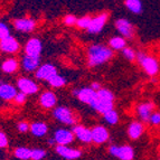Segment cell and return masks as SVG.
Listing matches in <instances>:
<instances>
[{
  "mask_svg": "<svg viewBox=\"0 0 160 160\" xmlns=\"http://www.w3.org/2000/svg\"><path fill=\"white\" fill-rule=\"evenodd\" d=\"M112 56L113 51L110 47L100 45V44L92 45L88 49V66L91 67L99 66V65H102L104 63L109 62L110 59L112 58Z\"/></svg>",
  "mask_w": 160,
  "mask_h": 160,
  "instance_id": "6da1fadb",
  "label": "cell"
},
{
  "mask_svg": "<svg viewBox=\"0 0 160 160\" xmlns=\"http://www.w3.org/2000/svg\"><path fill=\"white\" fill-rule=\"evenodd\" d=\"M113 102H114V95L112 92L108 88H101L100 91L96 92V101L91 108L104 115L113 110Z\"/></svg>",
  "mask_w": 160,
  "mask_h": 160,
  "instance_id": "7a4b0ae2",
  "label": "cell"
},
{
  "mask_svg": "<svg viewBox=\"0 0 160 160\" xmlns=\"http://www.w3.org/2000/svg\"><path fill=\"white\" fill-rule=\"evenodd\" d=\"M137 59L140 63L141 67L143 68V71L147 73L150 76H155L159 72V64H158V61L155 57L148 56L143 52H139L137 54Z\"/></svg>",
  "mask_w": 160,
  "mask_h": 160,
  "instance_id": "3957f363",
  "label": "cell"
},
{
  "mask_svg": "<svg viewBox=\"0 0 160 160\" xmlns=\"http://www.w3.org/2000/svg\"><path fill=\"white\" fill-rule=\"evenodd\" d=\"M109 152L114 157L119 158L120 160H133L134 158V150L130 146H115L112 144L109 148Z\"/></svg>",
  "mask_w": 160,
  "mask_h": 160,
  "instance_id": "277c9868",
  "label": "cell"
},
{
  "mask_svg": "<svg viewBox=\"0 0 160 160\" xmlns=\"http://www.w3.org/2000/svg\"><path fill=\"white\" fill-rule=\"evenodd\" d=\"M54 118L61 123H64L66 126H73L75 123V118L72 111L66 107H57L53 111Z\"/></svg>",
  "mask_w": 160,
  "mask_h": 160,
  "instance_id": "5b68a950",
  "label": "cell"
},
{
  "mask_svg": "<svg viewBox=\"0 0 160 160\" xmlns=\"http://www.w3.org/2000/svg\"><path fill=\"white\" fill-rule=\"evenodd\" d=\"M73 94L81 102L88 104L90 107H92L94 104V102L96 101V92L94 90H92L91 88H82L80 90H74Z\"/></svg>",
  "mask_w": 160,
  "mask_h": 160,
  "instance_id": "8992f818",
  "label": "cell"
},
{
  "mask_svg": "<svg viewBox=\"0 0 160 160\" xmlns=\"http://www.w3.org/2000/svg\"><path fill=\"white\" fill-rule=\"evenodd\" d=\"M57 74H58L57 73V68L53 64H49V63L40 65L39 68L35 72V76H36L37 80L47 81V82Z\"/></svg>",
  "mask_w": 160,
  "mask_h": 160,
  "instance_id": "52a82bcc",
  "label": "cell"
},
{
  "mask_svg": "<svg viewBox=\"0 0 160 160\" xmlns=\"http://www.w3.org/2000/svg\"><path fill=\"white\" fill-rule=\"evenodd\" d=\"M17 88H18L19 92H22V93L26 94V95L37 93L38 88H39L37 85V83L27 78H19V80L17 81Z\"/></svg>",
  "mask_w": 160,
  "mask_h": 160,
  "instance_id": "ba28073f",
  "label": "cell"
},
{
  "mask_svg": "<svg viewBox=\"0 0 160 160\" xmlns=\"http://www.w3.org/2000/svg\"><path fill=\"white\" fill-rule=\"evenodd\" d=\"M115 28L118 29V32L122 35V37L126 39V38H133L134 35V27L133 25L129 22L128 19L120 18L115 22Z\"/></svg>",
  "mask_w": 160,
  "mask_h": 160,
  "instance_id": "9c48e42d",
  "label": "cell"
},
{
  "mask_svg": "<svg viewBox=\"0 0 160 160\" xmlns=\"http://www.w3.org/2000/svg\"><path fill=\"white\" fill-rule=\"evenodd\" d=\"M74 133L67 129H57L54 132V140L57 146H67L74 141Z\"/></svg>",
  "mask_w": 160,
  "mask_h": 160,
  "instance_id": "30bf717a",
  "label": "cell"
},
{
  "mask_svg": "<svg viewBox=\"0 0 160 160\" xmlns=\"http://www.w3.org/2000/svg\"><path fill=\"white\" fill-rule=\"evenodd\" d=\"M43 51V45L38 38H30L25 45V55L30 57H39Z\"/></svg>",
  "mask_w": 160,
  "mask_h": 160,
  "instance_id": "8fae6325",
  "label": "cell"
},
{
  "mask_svg": "<svg viewBox=\"0 0 160 160\" xmlns=\"http://www.w3.org/2000/svg\"><path fill=\"white\" fill-rule=\"evenodd\" d=\"M108 18H109V15H108L107 12L101 13L99 16L92 18L91 24H90V26H88V28L86 30H88L90 34H99V32L103 29L104 25L107 24Z\"/></svg>",
  "mask_w": 160,
  "mask_h": 160,
  "instance_id": "7c38bea8",
  "label": "cell"
},
{
  "mask_svg": "<svg viewBox=\"0 0 160 160\" xmlns=\"http://www.w3.org/2000/svg\"><path fill=\"white\" fill-rule=\"evenodd\" d=\"M92 132V142L96 144H101L107 142L110 138L109 131L103 126H96L91 130Z\"/></svg>",
  "mask_w": 160,
  "mask_h": 160,
  "instance_id": "4fadbf2b",
  "label": "cell"
},
{
  "mask_svg": "<svg viewBox=\"0 0 160 160\" xmlns=\"http://www.w3.org/2000/svg\"><path fill=\"white\" fill-rule=\"evenodd\" d=\"M19 45L18 40L12 36L5 38V39L0 40V51L7 54H13L19 51Z\"/></svg>",
  "mask_w": 160,
  "mask_h": 160,
  "instance_id": "5bb4252c",
  "label": "cell"
},
{
  "mask_svg": "<svg viewBox=\"0 0 160 160\" xmlns=\"http://www.w3.org/2000/svg\"><path fill=\"white\" fill-rule=\"evenodd\" d=\"M56 152L61 157H63L66 160H75L82 156V152L74 148H69L67 146H56L55 148Z\"/></svg>",
  "mask_w": 160,
  "mask_h": 160,
  "instance_id": "9a60e30c",
  "label": "cell"
},
{
  "mask_svg": "<svg viewBox=\"0 0 160 160\" xmlns=\"http://www.w3.org/2000/svg\"><path fill=\"white\" fill-rule=\"evenodd\" d=\"M13 27L15 29L22 32H32L36 27V22L32 18H19L13 22Z\"/></svg>",
  "mask_w": 160,
  "mask_h": 160,
  "instance_id": "2e32d148",
  "label": "cell"
},
{
  "mask_svg": "<svg viewBox=\"0 0 160 160\" xmlns=\"http://www.w3.org/2000/svg\"><path fill=\"white\" fill-rule=\"evenodd\" d=\"M72 132L74 133V136L82 142H85V143H90L92 142V132L90 129L85 128L83 126H74L72 129Z\"/></svg>",
  "mask_w": 160,
  "mask_h": 160,
  "instance_id": "e0dca14e",
  "label": "cell"
},
{
  "mask_svg": "<svg viewBox=\"0 0 160 160\" xmlns=\"http://www.w3.org/2000/svg\"><path fill=\"white\" fill-rule=\"evenodd\" d=\"M39 103L44 109H53L57 103L56 94L52 91H45L40 94Z\"/></svg>",
  "mask_w": 160,
  "mask_h": 160,
  "instance_id": "ac0fdd59",
  "label": "cell"
},
{
  "mask_svg": "<svg viewBox=\"0 0 160 160\" xmlns=\"http://www.w3.org/2000/svg\"><path fill=\"white\" fill-rule=\"evenodd\" d=\"M153 109H155V105L151 102H144L141 103L138 107V114L140 117L143 122H149L150 117L153 113Z\"/></svg>",
  "mask_w": 160,
  "mask_h": 160,
  "instance_id": "d6986e66",
  "label": "cell"
},
{
  "mask_svg": "<svg viewBox=\"0 0 160 160\" xmlns=\"http://www.w3.org/2000/svg\"><path fill=\"white\" fill-rule=\"evenodd\" d=\"M17 93H18L17 88L11 84H7V83L0 84V99L5 100V101H10L16 98Z\"/></svg>",
  "mask_w": 160,
  "mask_h": 160,
  "instance_id": "ffe728a7",
  "label": "cell"
},
{
  "mask_svg": "<svg viewBox=\"0 0 160 160\" xmlns=\"http://www.w3.org/2000/svg\"><path fill=\"white\" fill-rule=\"evenodd\" d=\"M22 68L26 71V72H34V71H37L40 66V58L39 57H30L25 55L22 57Z\"/></svg>",
  "mask_w": 160,
  "mask_h": 160,
  "instance_id": "44dd1931",
  "label": "cell"
},
{
  "mask_svg": "<svg viewBox=\"0 0 160 160\" xmlns=\"http://www.w3.org/2000/svg\"><path fill=\"white\" fill-rule=\"evenodd\" d=\"M143 131H144L143 123L139 122V121H133V122L130 123V126L128 128V136L132 140H138L143 134Z\"/></svg>",
  "mask_w": 160,
  "mask_h": 160,
  "instance_id": "7402d4cb",
  "label": "cell"
},
{
  "mask_svg": "<svg viewBox=\"0 0 160 160\" xmlns=\"http://www.w3.org/2000/svg\"><path fill=\"white\" fill-rule=\"evenodd\" d=\"M29 130H30V132H32V136L40 138V137H44L48 132V127L45 122H40V121H38V122H34L30 124Z\"/></svg>",
  "mask_w": 160,
  "mask_h": 160,
  "instance_id": "603a6c76",
  "label": "cell"
},
{
  "mask_svg": "<svg viewBox=\"0 0 160 160\" xmlns=\"http://www.w3.org/2000/svg\"><path fill=\"white\" fill-rule=\"evenodd\" d=\"M109 45L112 51L113 49L114 51H122L127 47V42L122 36H115V37H112L110 39Z\"/></svg>",
  "mask_w": 160,
  "mask_h": 160,
  "instance_id": "cb8c5ba5",
  "label": "cell"
},
{
  "mask_svg": "<svg viewBox=\"0 0 160 160\" xmlns=\"http://www.w3.org/2000/svg\"><path fill=\"white\" fill-rule=\"evenodd\" d=\"M17 68H18V62L15 58H8L6 59L5 62L1 65V69H2L3 73H7V74H10V73L16 72Z\"/></svg>",
  "mask_w": 160,
  "mask_h": 160,
  "instance_id": "d4e9b609",
  "label": "cell"
},
{
  "mask_svg": "<svg viewBox=\"0 0 160 160\" xmlns=\"http://www.w3.org/2000/svg\"><path fill=\"white\" fill-rule=\"evenodd\" d=\"M124 5L131 12L136 13V15L142 12V2L140 0H126Z\"/></svg>",
  "mask_w": 160,
  "mask_h": 160,
  "instance_id": "484cf974",
  "label": "cell"
},
{
  "mask_svg": "<svg viewBox=\"0 0 160 160\" xmlns=\"http://www.w3.org/2000/svg\"><path fill=\"white\" fill-rule=\"evenodd\" d=\"M13 155L17 159L20 160H28L30 159V156H32V149L27 147H18L15 149Z\"/></svg>",
  "mask_w": 160,
  "mask_h": 160,
  "instance_id": "4316f807",
  "label": "cell"
},
{
  "mask_svg": "<svg viewBox=\"0 0 160 160\" xmlns=\"http://www.w3.org/2000/svg\"><path fill=\"white\" fill-rule=\"evenodd\" d=\"M48 83H49V85L53 86V88H63L64 85H66L67 81H66V78H65L64 76H62V75L57 74V75H55L54 78H52L51 80L48 81Z\"/></svg>",
  "mask_w": 160,
  "mask_h": 160,
  "instance_id": "83f0119b",
  "label": "cell"
},
{
  "mask_svg": "<svg viewBox=\"0 0 160 160\" xmlns=\"http://www.w3.org/2000/svg\"><path fill=\"white\" fill-rule=\"evenodd\" d=\"M103 117H104V120L107 121L109 124H111V126H114V124H117L119 122V114H118V112L115 110H111L110 112L105 113Z\"/></svg>",
  "mask_w": 160,
  "mask_h": 160,
  "instance_id": "f1b7e54d",
  "label": "cell"
},
{
  "mask_svg": "<svg viewBox=\"0 0 160 160\" xmlns=\"http://www.w3.org/2000/svg\"><path fill=\"white\" fill-rule=\"evenodd\" d=\"M45 157H46V151L44 149H40V148L32 149V156H30V159L32 160H42Z\"/></svg>",
  "mask_w": 160,
  "mask_h": 160,
  "instance_id": "f546056e",
  "label": "cell"
},
{
  "mask_svg": "<svg viewBox=\"0 0 160 160\" xmlns=\"http://www.w3.org/2000/svg\"><path fill=\"white\" fill-rule=\"evenodd\" d=\"M122 55L124 56V58H127L129 62H133L137 58V53L130 47H126L124 49H122Z\"/></svg>",
  "mask_w": 160,
  "mask_h": 160,
  "instance_id": "4dcf8cb0",
  "label": "cell"
},
{
  "mask_svg": "<svg viewBox=\"0 0 160 160\" xmlns=\"http://www.w3.org/2000/svg\"><path fill=\"white\" fill-rule=\"evenodd\" d=\"M91 20L92 18L90 16H85V17H82V18L78 19V22H76V26L78 28H82V29H88L90 24H91Z\"/></svg>",
  "mask_w": 160,
  "mask_h": 160,
  "instance_id": "1f68e13d",
  "label": "cell"
},
{
  "mask_svg": "<svg viewBox=\"0 0 160 160\" xmlns=\"http://www.w3.org/2000/svg\"><path fill=\"white\" fill-rule=\"evenodd\" d=\"M9 36H11L9 27L7 26L5 22H0V40L5 39V38L9 37Z\"/></svg>",
  "mask_w": 160,
  "mask_h": 160,
  "instance_id": "d6a6232c",
  "label": "cell"
},
{
  "mask_svg": "<svg viewBox=\"0 0 160 160\" xmlns=\"http://www.w3.org/2000/svg\"><path fill=\"white\" fill-rule=\"evenodd\" d=\"M150 124L155 127L160 126V112H153L152 115L150 117V120H149Z\"/></svg>",
  "mask_w": 160,
  "mask_h": 160,
  "instance_id": "836d02e7",
  "label": "cell"
},
{
  "mask_svg": "<svg viewBox=\"0 0 160 160\" xmlns=\"http://www.w3.org/2000/svg\"><path fill=\"white\" fill-rule=\"evenodd\" d=\"M78 22V18L74 16V15H67L64 18V24L66 26H74Z\"/></svg>",
  "mask_w": 160,
  "mask_h": 160,
  "instance_id": "e575fe53",
  "label": "cell"
},
{
  "mask_svg": "<svg viewBox=\"0 0 160 160\" xmlns=\"http://www.w3.org/2000/svg\"><path fill=\"white\" fill-rule=\"evenodd\" d=\"M27 100V95L24 93H22V92H18L16 95V98L13 99V101L16 102L17 104H24L25 102H26Z\"/></svg>",
  "mask_w": 160,
  "mask_h": 160,
  "instance_id": "d590c367",
  "label": "cell"
},
{
  "mask_svg": "<svg viewBox=\"0 0 160 160\" xmlns=\"http://www.w3.org/2000/svg\"><path fill=\"white\" fill-rule=\"evenodd\" d=\"M17 129H18L19 132H22V133H25V132H27V131L30 129V126L28 124L27 122H19L18 124H17Z\"/></svg>",
  "mask_w": 160,
  "mask_h": 160,
  "instance_id": "8d00e7d4",
  "label": "cell"
},
{
  "mask_svg": "<svg viewBox=\"0 0 160 160\" xmlns=\"http://www.w3.org/2000/svg\"><path fill=\"white\" fill-rule=\"evenodd\" d=\"M6 147H8V138L2 131H0V148Z\"/></svg>",
  "mask_w": 160,
  "mask_h": 160,
  "instance_id": "74e56055",
  "label": "cell"
},
{
  "mask_svg": "<svg viewBox=\"0 0 160 160\" xmlns=\"http://www.w3.org/2000/svg\"><path fill=\"white\" fill-rule=\"evenodd\" d=\"M91 88L92 90H94V91L95 92H98V91H100V90H101V84H100V83H98V82H93L91 84Z\"/></svg>",
  "mask_w": 160,
  "mask_h": 160,
  "instance_id": "f35d334b",
  "label": "cell"
},
{
  "mask_svg": "<svg viewBox=\"0 0 160 160\" xmlns=\"http://www.w3.org/2000/svg\"><path fill=\"white\" fill-rule=\"evenodd\" d=\"M47 141H48V144H51V146H53V144L56 143V142H55V140H54V138H49Z\"/></svg>",
  "mask_w": 160,
  "mask_h": 160,
  "instance_id": "ab89813d",
  "label": "cell"
},
{
  "mask_svg": "<svg viewBox=\"0 0 160 160\" xmlns=\"http://www.w3.org/2000/svg\"><path fill=\"white\" fill-rule=\"evenodd\" d=\"M0 84H1V82H0Z\"/></svg>",
  "mask_w": 160,
  "mask_h": 160,
  "instance_id": "60d3db41",
  "label": "cell"
},
{
  "mask_svg": "<svg viewBox=\"0 0 160 160\" xmlns=\"http://www.w3.org/2000/svg\"><path fill=\"white\" fill-rule=\"evenodd\" d=\"M159 160H160V159H159Z\"/></svg>",
  "mask_w": 160,
  "mask_h": 160,
  "instance_id": "b9f144b4",
  "label": "cell"
}]
</instances>
